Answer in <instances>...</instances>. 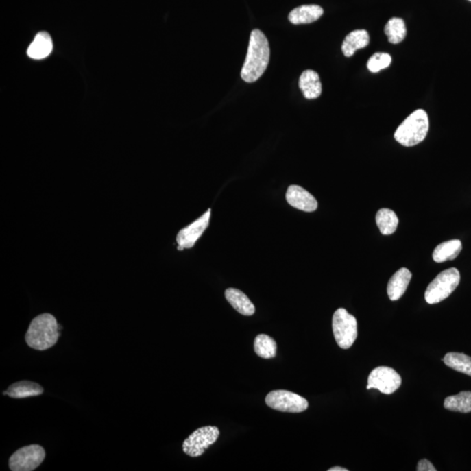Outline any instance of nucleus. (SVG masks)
Returning <instances> with one entry per match:
<instances>
[{
  "instance_id": "20e7f679",
  "label": "nucleus",
  "mask_w": 471,
  "mask_h": 471,
  "mask_svg": "<svg viewBox=\"0 0 471 471\" xmlns=\"http://www.w3.org/2000/svg\"><path fill=\"white\" fill-rule=\"evenodd\" d=\"M460 272L450 268L438 274L425 291V300L431 305L442 302L451 295L460 283Z\"/></svg>"
},
{
  "instance_id": "aec40b11",
  "label": "nucleus",
  "mask_w": 471,
  "mask_h": 471,
  "mask_svg": "<svg viewBox=\"0 0 471 471\" xmlns=\"http://www.w3.org/2000/svg\"><path fill=\"white\" fill-rule=\"evenodd\" d=\"M376 221L383 235L395 233L398 226L399 219L395 211L389 209H381L376 213Z\"/></svg>"
},
{
  "instance_id": "4be33fe9",
  "label": "nucleus",
  "mask_w": 471,
  "mask_h": 471,
  "mask_svg": "<svg viewBox=\"0 0 471 471\" xmlns=\"http://www.w3.org/2000/svg\"><path fill=\"white\" fill-rule=\"evenodd\" d=\"M448 367L471 376V357L462 352H448L444 361Z\"/></svg>"
},
{
  "instance_id": "5701e85b",
  "label": "nucleus",
  "mask_w": 471,
  "mask_h": 471,
  "mask_svg": "<svg viewBox=\"0 0 471 471\" xmlns=\"http://www.w3.org/2000/svg\"><path fill=\"white\" fill-rule=\"evenodd\" d=\"M254 351L259 357L274 358L277 354V343L269 335H259L254 341Z\"/></svg>"
},
{
  "instance_id": "1a4fd4ad",
  "label": "nucleus",
  "mask_w": 471,
  "mask_h": 471,
  "mask_svg": "<svg viewBox=\"0 0 471 471\" xmlns=\"http://www.w3.org/2000/svg\"><path fill=\"white\" fill-rule=\"evenodd\" d=\"M402 385V377L393 368L379 367L374 368L368 376L367 389H378L385 395L395 393Z\"/></svg>"
},
{
  "instance_id": "7ed1b4c3",
  "label": "nucleus",
  "mask_w": 471,
  "mask_h": 471,
  "mask_svg": "<svg viewBox=\"0 0 471 471\" xmlns=\"http://www.w3.org/2000/svg\"><path fill=\"white\" fill-rule=\"evenodd\" d=\"M428 128L429 121L426 111L415 110L397 128L395 139L405 147L418 145L427 136Z\"/></svg>"
},
{
  "instance_id": "dca6fc26",
  "label": "nucleus",
  "mask_w": 471,
  "mask_h": 471,
  "mask_svg": "<svg viewBox=\"0 0 471 471\" xmlns=\"http://www.w3.org/2000/svg\"><path fill=\"white\" fill-rule=\"evenodd\" d=\"M53 51V41L46 32H40L35 36L27 49V56L34 60H43Z\"/></svg>"
},
{
  "instance_id": "a211bd4d",
  "label": "nucleus",
  "mask_w": 471,
  "mask_h": 471,
  "mask_svg": "<svg viewBox=\"0 0 471 471\" xmlns=\"http://www.w3.org/2000/svg\"><path fill=\"white\" fill-rule=\"evenodd\" d=\"M226 298L233 309L243 315L252 316L254 314V305L243 291L235 288H229L226 291Z\"/></svg>"
},
{
  "instance_id": "a878e982",
  "label": "nucleus",
  "mask_w": 471,
  "mask_h": 471,
  "mask_svg": "<svg viewBox=\"0 0 471 471\" xmlns=\"http://www.w3.org/2000/svg\"><path fill=\"white\" fill-rule=\"evenodd\" d=\"M418 471H435L437 469L434 467L433 464L429 462L427 459H422L420 461L418 466Z\"/></svg>"
},
{
  "instance_id": "39448f33",
  "label": "nucleus",
  "mask_w": 471,
  "mask_h": 471,
  "mask_svg": "<svg viewBox=\"0 0 471 471\" xmlns=\"http://www.w3.org/2000/svg\"><path fill=\"white\" fill-rule=\"evenodd\" d=\"M333 331L339 348H350L357 339V320L347 310L339 309L333 316Z\"/></svg>"
},
{
  "instance_id": "cd10ccee",
  "label": "nucleus",
  "mask_w": 471,
  "mask_h": 471,
  "mask_svg": "<svg viewBox=\"0 0 471 471\" xmlns=\"http://www.w3.org/2000/svg\"><path fill=\"white\" fill-rule=\"evenodd\" d=\"M470 1H471V0H470Z\"/></svg>"
},
{
  "instance_id": "0eeeda50",
  "label": "nucleus",
  "mask_w": 471,
  "mask_h": 471,
  "mask_svg": "<svg viewBox=\"0 0 471 471\" xmlns=\"http://www.w3.org/2000/svg\"><path fill=\"white\" fill-rule=\"evenodd\" d=\"M265 403L271 409L287 413H301L309 408L304 397L287 390H274L269 393Z\"/></svg>"
},
{
  "instance_id": "bb28decb",
  "label": "nucleus",
  "mask_w": 471,
  "mask_h": 471,
  "mask_svg": "<svg viewBox=\"0 0 471 471\" xmlns=\"http://www.w3.org/2000/svg\"><path fill=\"white\" fill-rule=\"evenodd\" d=\"M348 469H345V468H341V467H333L331 468V469H329L328 471H348Z\"/></svg>"
},
{
  "instance_id": "2eb2a0df",
  "label": "nucleus",
  "mask_w": 471,
  "mask_h": 471,
  "mask_svg": "<svg viewBox=\"0 0 471 471\" xmlns=\"http://www.w3.org/2000/svg\"><path fill=\"white\" fill-rule=\"evenodd\" d=\"M44 393L43 387L33 381H22L15 383L5 391L4 395L14 399H23L27 397L38 396Z\"/></svg>"
},
{
  "instance_id": "423d86ee",
  "label": "nucleus",
  "mask_w": 471,
  "mask_h": 471,
  "mask_svg": "<svg viewBox=\"0 0 471 471\" xmlns=\"http://www.w3.org/2000/svg\"><path fill=\"white\" fill-rule=\"evenodd\" d=\"M219 434V429L213 426L198 428L190 437L185 439L182 444V450L188 456L200 457L210 445L216 443Z\"/></svg>"
},
{
  "instance_id": "4468645a",
  "label": "nucleus",
  "mask_w": 471,
  "mask_h": 471,
  "mask_svg": "<svg viewBox=\"0 0 471 471\" xmlns=\"http://www.w3.org/2000/svg\"><path fill=\"white\" fill-rule=\"evenodd\" d=\"M323 9L317 5H301L293 9L288 16L293 25L310 24L318 21L323 15Z\"/></svg>"
},
{
  "instance_id": "f03ea898",
  "label": "nucleus",
  "mask_w": 471,
  "mask_h": 471,
  "mask_svg": "<svg viewBox=\"0 0 471 471\" xmlns=\"http://www.w3.org/2000/svg\"><path fill=\"white\" fill-rule=\"evenodd\" d=\"M60 326L53 314L35 317L25 333V341L31 348L44 351L53 348L60 337Z\"/></svg>"
},
{
  "instance_id": "412c9836",
  "label": "nucleus",
  "mask_w": 471,
  "mask_h": 471,
  "mask_svg": "<svg viewBox=\"0 0 471 471\" xmlns=\"http://www.w3.org/2000/svg\"><path fill=\"white\" fill-rule=\"evenodd\" d=\"M444 408L454 412H471L470 391H463L457 396L447 397L444 400Z\"/></svg>"
},
{
  "instance_id": "9d476101",
  "label": "nucleus",
  "mask_w": 471,
  "mask_h": 471,
  "mask_svg": "<svg viewBox=\"0 0 471 471\" xmlns=\"http://www.w3.org/2000/svg\"><path fill=\"white\" fill-rule=\"evenodd\" d=\"M210 213L211 210H208L200 219L194 221L190 226L184 227L178 233L176 243H178V251L193 247L195 243L209 226Z\"/></svg>"
},
{
  "instance_id": "9b49d317",
  "label": "nucleus",
  "mask_w": 471,
  "mask_h": 471,
  "mask_svg": "<svg viewBox=\"0 0 471 471\" xmlns=\"http://www.w3.org/2000/svg\"><path fill=\"white\" fill-rule=\"evenodd\" d=\"M287 203L298 210L313 213L318 208V202L305 189L298 185H291L287 191Z\"/></svg>"
},
{
  "instance_id": "f3484780",
  "label": "nucleus",
  "mask_w": 471,
  "mask_h": 471,
  "mask_svg": "<svg viewBox=\"0 0 471 471\" xmlns=\"http://www.w3.org/2000/svg\"><path fill=\"white\" fill-rule=\"evenodd\" d=\"M370 38L366 30H355L345 38L342 43V52L346 57H352L357 50L366 47Z\"/></svg>"
},
{
  "instance_id": "f257e3e1",
  "label": "nucleus",
  "mask_w": 471,
  "mask_h": 471,
  "mask_svg": "<svg viewBox=\"0 0 471 471\" xmlns=\"http://www.w3.org/2000/svg\"><path fill=\"white\" fill-rule=\"evenodd\" d=\"M270 62V46L263 32L255 29L250 37V43L241 77L248 83L257 82L267 70Z\"/></svg>"
},
{
  "instance_id": "b1692460",
  "label": "nucleus",
  "mask_w": 471,
  "mask_h": 471,
  "mask_svg": "<svg viewBox=\"0 0 471 471\" xmlns=\"http://www.w3.org/2000/svg\"><path fill=\"white\" fill-rule=\"evenodd\" d=\"M385 34L392 44H399L404 40L407 29L404 21L400 18L391 19L385 25Z\"/></svg>"
},
{
  "instance_id": "6ab92c4d",
  "label": "nucleus",
  "mask_w": 471,
  "mask_h": 471,
  "mask_svg": "<svg viewBox=\"0 0 471 471\" xmlns=\"http://www.w3.org/2000/svg\"><path fill=\"white\" fill-rule=\"evenodd\" d=\"M462 248V242L460 240H450V241L444 242L437 245L434 250L432 257H433L434 261L437 263L454 261L460 254Z\"/></svg>"
},
{
  "instance_id": "393cba45",
  "label": "nucleus",
  "mask_w": 471,
  "mask_h": 471,
  "mask_svg": "<svg viewBox=\"0 0 471 471\" xmlns=\"http://www.w3.org/2000/svg\"><path fill=\"white\" fill-rule=\"evenodd\" d=\"M391 62H392V58L389 53H376L368 60L367 69L372 73H378L389 67Z\"/></svg>"
},
{
  "instance_id": "ddd939ff",
  "label": "nucleus",
  "mask_w": 471,
  "mask_h": 471,
  "mask_svg": "<svg viewBox=\"0 0 471 471\" xmlns=\"http://www.w3.org/2000/svg\"><path fill=\"white\" fill-rule=\"evenodd\" d=\"M299 86L304 96L309 100L319 97L322 92V85L318 73L313 70H306L300 78Z\"/></svg>"
},
{
  "instance_id": "f8f14e48",
  "label": "nucleus",
  "mask_w": 471,
  "mask_h": 471,
  "mask_svg": "<svg viewBox=\"0 0 471 471\" xmlns=\"http://www.w3.org/2000/svg\"><path fill=\"white\" fill-rule=\"evenodd\" d=\"M411 278L412 274L407 268H400L393 275L387 285V295L390 300H398L403 296Z\"/></svg>"
},
{
  "instance_id": "6e6552de",
  "label": "nucleus",
  "mask_w": 471,
  "mask_h": 471,
  "mask_svg": "<svg viewBox=\"0 0 471 471\" xmlns=\"http://www.w3.org/2000/svg\"><path fill=\"white\" fill-rule=\"evenodd\" d=\"M46 452L40 445L33 444L19 448L10 457L9 467L12 471L34 470L43 463Z\"/></svg>"
}]
</instances>
